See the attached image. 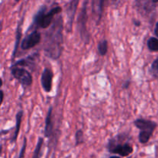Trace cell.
<instances>
[{"instance_id": "1", "label": "cell", "mask_w": 158, "mask_h": 158, "mask_svg": "<svg viewBox=\"0 0 158 158\" xmlns=\"http://www.w3.org/2000/svg\"><path fill=\"white\" fill-rule=\"evenodd\" d=\"M63 23L61 18H59L58 21L55 22L51 29L50 33L48 36L47 47L46 51L49 56L52 59H57L61 54V45L63 43V35H62Z\"/></svg>"}, {"instance_id": "2", "label": "cell", "mask_w": 158, "mask_h": 158, "mask_svg": "<svg viewBox=\"0 0 158 158\" xmlns=\"http://www.w3.org/2000/svg\"><path fill=\"white\" fill-rule=\"evenodd\" d=\"M46 6H43L35 14V17H34L33 25L37 28L46 29V28L49 27L52 22L53 17L56 14L60 13L62 11V9L60 6H56V7L51 9L50 11L48 12L47 13L46 12Z\"/></svg>"}, {"instance_id": "3", "label": "cell", "mask_w": 158, "mask_h": 158, "mask_svg": "<svg viewBox=\"0 0 158 158\" xmlns=\"http://www.w3.org/2000/svg\"><path fill=\"white\" fill-rule=\"evenodd\" d=\"M87 2H84L82 7L81 12L79 15L78 19V27L80 30V35L82 40L86 43H88L89 41V34L86 29V21H87V9L86 6Z\"/></svg>"}, {"instance_id": "4", "label": "cell", "mask_w": 158, "mask_h": 158, "mask_svg": "<svg viewBox=\"0 0 158 158\" xmlns=\"http://www.w3.org/2000/svg\"><path fill=\"white\" fill-rule=\"evenodd\" d=\"M12 75L23 86H30L32 83V77L30 73L24 68L12 66Z\"/></svg>"}, {"instance_id": "5", "label": "cell", "mask_w": 158, "mask_h": 158, "mask_svg": "<svg viewBox=\"0 0 158 158\" xmlns=\"http://www.w3.org/2000/svg\"><path fill=\"white\" fill-rule=\"evenodd\" d=\"M41 41V34L38 31H34L32 33L25 37L21 43V48L23 50L33 48Z\"/></svg>"}, {"instance_id": "6", "label": "cell", "mask_w": 158, "mask_h": 158, "mask_svg": "<svg viewBox=\"0 0 158 158\" xmlns=\"http://www.w3.org/2000/svg\"><path fill=\"white\" fill-rule=\"evenodd\" d=\"M52 77H53V73L52 70L49 68H45L41 77L42 87L45 92L49 93L52 90Z\"/></svg>"}, {"instance_id": "7", "label": "cell", "mask_w": 158, "mask_h": 158, "mask_svg": "<svg viewBox=\"0 0 158 158\" xmlns=\"http://www.w3.org/2000/svg\"><path fill=\"white\" fill-rule=\"evenodd\" d=\"M134 124L138 129L140 130V131L149 133L151 134H153L154 130L157 127L156 123L144 119H137L134 122Z\"/></svg>"}, {"instance_id": "8", "label": "cell", "mask_w": 158, "mask_h": 158, "mask_svg": "<svg viewBox=\"0 0 158 158\" xmlns=\"http://www.w3.org/2000/svg\"><path fill=\"white\" fill-rule=\"evenodd\" d=\"M134 151L133 147L130 145L129 143H124V144H119L116 146L113 150H111V152L114 154H119L122 157H127L130 154H131Z\"/></svg>"}, {"instance_id": "9", "label": "cell", "mask_w": 158, "mask_h": 158, "mask_svg": "<svg viewBox=\"0 0 158 158\" xmlns=\"http://www.w3.org/2000/svg\"><path fill=\"white\" fill-rule=\"evenodd\" d=\"M79 1H72L69 3V6L67 9V17H68V23L67 25L69 26V31L72 29L73 23V19L75 12L77 9V5H78Z\"/></svg>"}, {"instance_id": "10", "label": "cell", "mask_w": 158, "mask_h": 158, "mask_svg": "<svg viewBox=\"0 0 158 158\" xmlns=\"http://www.w3.org/2000/svg\"><path fill=\"white\" fill-rule=\"evenodd\" d=\"M52 107L51 106L49 109L48 111L47 116H46V126H45V137H49L50 136L51 132H52Z\"/></svg>"}, {"instance_id": "11", "label": "cell", "mask_w": 158, "mask_h": 158, "mask_svg": "<svg viewBox=\"0 0 158 158\" xmlns=\"http://www.w3.org/2000/svg\"><path fill=\"white\" fill-rule=\"evenodd\" d=\"M97 2V5L96 6L95 2H93V12H94V15H97V23L100 21V19L101 17L102 11H103V5L104 3L103 1H96Z\"/></svg>"}, {"instance_id": "12", "label": "cell", "mask_w": 158, "mask_h": 158, "mask_svg": "<svg viewBox=\"0 0 158 158\" xmlns=\"http://www.w3.org/2000/svg\"><path fill=\"white\" fill-rule=\"evenodd\" d=\"M23 117V111L20 110L17 113L16 115V125H15V134L13 136V141L15 142L16 140L17 137H18L19 133V129L20 126H21V122H22V118Z\"/></svg>"}, {"instance_id": "13", "label": "cell", "mask_w": 158, "mask_h": 158, "mask_svg": "<svg viewBox=\"0 0 158 158\" xmlns=\"http://www.w3.org/2000/svg\"><path fill=\"white\" fill-rule=\"evenodd\" d=\"M34 60H35V56H29L27 58L23 59V60H19V61H17L16 63H14L12 65V66H30L32 65V63H34Z\"/></svg>"}, {"instance_id": "14", "label": "cell", "mask_w": 158, "mask_h": 158, "mask_svg": "<svg viewBox=\"0 0 158 158\" xmlns=\"http://www.w3.org/2000/svg\"><path fill=\"white\" fill-rule=\"evenodd\" d=\"M148 47L151 51H158V39L155 37H151L148 41Z\"/></svg>"}, {"instance_id": "15", "label": "cell", "mask_w": 158, "mask_h": 158, "mask_svg": "<svg viewBox=\"0 0 158 158\" xmlns=\"http://www.w3.org/2000/svg\"><path fill=\"white\" fill-rule=\"evenodd\" d=\"M108 44L106 40H102L98 43V52L101 56H105L107 52Z\"/></svg>"}, {"instance_id": "16", "label": "cell", "mask_w": 158, "mask_h": 158, "mask_svg": "<svg viewBox=\"0 0 158 158\" xmlns=\"http://www.w3.org/2000/svg\"><path fill=\"white\" fill-rule=\"evenodd\" d=\"M43 139L42 138V137H39L36 148H35V151H34L32 158H40V157H41V150H42V147H43Z\"/></svg>"}, {"instance_id": "17", "label": "cell", "mask_w": 158, "mask_h": 158, "mask_svg": "<svg viewBox=\"0 0 158 158\" xmlns=\"http://www.w3.org/2000/svg\"><path fill=\"white\" fill-rule=\"evenodd\" d=\"M151 136H152V134H149V133L140 131V134H139V141L141 143H148Z\"/></svg>"}, {"instance_id": "18", "label": "cell", "mask_w": 158, "mask_h": 158, "mask_svg": "<svg viewBox=\"0 0 158 158\" xmlns=\"http://www.w3.org/2000/svg\"><path fill=\"white\" fill-rule=\"evenodd\" d=\"M75 139H76V144L77 145L83 143L84 137H83V132L81 131V130H79V131H77L75 135Z\"/></svg>"}, {"instance_id": "19", "label": "cell", "mask_w": 158, "mask_h": 158, "mask_svg": "<svg viewBox=\"0 0 158 158\" xmlns=\"http://www.w3.org/2000/svg\"><path fill=\"white\" fill-rule=\"evenodd\" d=\"M151 73L153 76L156 78H158V56L157 58L153 62L152 66H151Z\"/></svg>"}, {"instance_id": "20", "label": "cell", "mask_w": 158, "mask_h": 158, "mask_svg": "<svg viewBox=\"0 0 158 158\" xmlns=\"http://www.w3.org/2000/svg\"><path fill=\"white\" fill-rule=\"evenodd\" d=\"M26 143H27V142H26V138L25 137L24 141H23V147H22L21 150H20V152H19V154L18 158H24L25 152H26Z\"/></svg>"}, {"instance_id": "21", "label": "cell", "mask_w": 158, "mask_h": 158, "mask_svg": "<svg viewBox=\"0 0 158 158\" xmlns=\"http://www.w3.org/2000/svg\"><path fill=\"white\" fill-rule=\"evenodd\" d=\"M154 32H155V35L158 37V23L156 24L155 29H154Z\"/></svg>"}, {"instance_id": "22", "label": "cell", "mask_w": 158, "mask_h": 158, "mask_svg": "<svg viewBox=\"0 0 158 158\" xmlns=\"http://www.w3.org/2000/svg\"><path fill=\"white\" fill-rule=\"evenodd\" d=\"M129 85H130V81H127L126 83L123 85V87H124V88H128V86H129Z\"/></svg>"}, {"instance_id": "23", "label": "cell", "mask_w": 158, "mask_h": 158, "mask_svg": "<svg viewBox=\"0 0 158 158\" xmlns=\"http://www.w3.org/2000/svg\"><path fill=\"white\" fill-rule=\"evenodd\" d=\"M3 98H4V93L2 90H1V103L3 102Z\"/></svg>"}, {"instance_id": "24", "label": "cell", "mask_w": 158, "mask_h": 158, "mask_svg": "<svg viewBox=\"0 0 158 158\" xmlns=\"http://www.w3.org/2000/svg\"><path fill=\"white\" fill-rule=\"evenodd\" d=\"M110 158H120V157H117V156H113V157H110Z\"/></svg>"}]
</instances>
